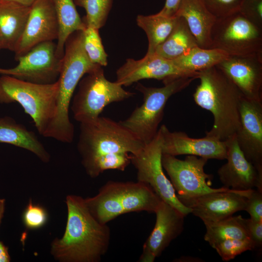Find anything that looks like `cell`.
I'll use <instances>...</instances> for the list:
<instances>
[{
  "label": "cell",
  "instance_id": "obj_1",
  "mask_svg": "<svg viewBox=\"0 0 262 262\" xmlns=\"http://www.w3.org/2000/svg\"><path fill=\"white\" fill-rule=\"evenodd\" d=\"M67 216L63 236L54 239L50 253L60 262H99L107 253L110 229L91 214L84 198L69 195L66 198Z\"/></svg>",
  "mask_w": 262,
  "mask_h": 262
},
{
  "label": "cell",
  "instance_id": "obj_2",
  "mask_svg": "<svg viewBox=\"0 0 262 262\" xmlns=\"http://www.w3.org/2000/svg\"><path fill=\"white\" fill-rule=\"evenodd\" d=\"M200 83L193 94L195 103L213 116L212 129L206 135L225 141L235 135L240 126V106L244 97L217 66L198 72Z\"/></svg>",
  "mask_w": 262,
  "mask_h": 262
},
{
  "label": "cell",
  "instance_id": "obj_3",
  "mask_svg": "<svg viewBox=\"0 0 262 262\" xmlns=\"http://www.w3.org/2000/svg\"><path fill=\"white\" fill-rule=\"evenodd\" d=\"M99 65L92 63L83 47V31L73 33L65 45L60 75L55 115L44 136L64 143L74 139V127L69 116L74 92L83 76Z\"/></svg>",
  "mask_w": 262,
  "mask_h": 262
},
{
  "label": "cell",
  "instance_id": "obj_4",
  "mask_svg": "<svg viewBox=\"0 0 262 262\" xmlns=\"http://www.w3.org/2000/svg\"><path fill=\"white\" fill-rule=\"evenodd\" d=\"M58 82L38 84L15 77L0 76V103H19L44 136L56 113Z\"/></svg>",
  "mask_w": 262,
  "mask_h": 262
},
{
  "label": "cell",
  "instance_id": "obj_5",
  "mask_svg": "<svg viewBox=\"0 0 262 262\" xmlns=\"http://www.w3.org/2000/svg\"><path fill=\"white\" fill-rule=\"evenodd\" d=\"M145 145L120 122L99 116L80 123L77 145L82 162L100 155L127 153L135 155Z\"/></svg>",
  "mask_w": 262,
  "mask_h": 262
},
{
  "label": "cell",
  "instance_id": "obj_6",
  "mask_svg": "<svg viewBox=\"0 0 262 262\" xmlns=\"http://www.w3.org/2000/svg\"><path fill=\"white\" fill-rule=\"evenodd\" d=\"M197 78L182 76L164 82L161 87H147L138 83L135 87L143 96V103L131 115L120 122L144 145L156 136L163 120L169 98L188 87Z\"/></svg>",
  "mask_w": 262,
  "mask_h": 262
},
{
  "label": "cell",
  "instance_id": "obj_7",
  "mask_svg": "<svg viewBox=\"0 0 262 262\" xmlns=\"http://www.w3.org/2000/svg\"><path fill=\"white\" fill-rule=\"evenodd\" d=\"M102 67L98 66L85 74L78 84L71 110L74 119L80 123L97 119L107 105L134 95L116 82L107 80Z\"/></svg>",
  "mask_w": 262,
  "mask_h": 262
},
{
  "label": "cell",
  "instance_id": "obj_8",
  "mask_svg": "<svg viewBox=\"0 0 262 262\" xmlns=\"http://www.w3.org/2000/svg\"><path fill=\"white\" fill-rule=\"evenodd\" d=\"M211 38L210 48L220 49L229 56L262 54V29L239 11L216 19Z\"/></svg>",
  "mask_w": 262,
  "mask_h": 262
},
{
  "label": "cell",
  "instance_id": "obj_9",
  "mask_svg": "<svg viewBox=\"0 0 262 262\" xmlns=\"http://www.w3.org/2000/svg\"><path fill=\"white\" fill-rule=\"evenodd\" d=\"M162 136L158 131L138 153L131 155V163L137 170V181L147 184L164 201L175 207L185 216L191 210L178 199L171 181L166 178L162 164Z\"/></svg>",
  "mask_w": 262,
  "mask_h": 262
},
{
  "label": "cell",
  "instance_id": "obj_10",
  "mask_svg": "<svg viewBox=\"0 0 262 262\" xmlns=\"http://www.w3.org/2000/svg\"><path fill=\"white\" fill-rule=\"evenodd\" d=\"M208 159L194 155H187L184 160L163 154L162 164L177 192L178 198H187L208 193L229 191L233 189L222 187H211L213 176L204 172Z\"/></svg>",
  "mask_w": 262,
  "mask_h": 262
},
{
  "label": "cell",
  "instance_id": "obj_11",
  "mask_svg": "<svg viewBox=\"0 0 262 262\" xmlns=\"http://www.w3.org/2000/svg\"><path fill=\"white\" fill-rule=\"evenodd\" d=\"M56 48L53 41L40 43L19 57L16 66L0 67V75L38 84L54 83L60 75L62 59L57 56Z\"/></svg>",
  "mask_w": 262,
  "mask_h": 262
},
{
  "label": "cell",
  "instance_id": "obj_12",
  "mask_svg": "<svg viewBox=\"0 0 262 262\" xmlns=\"http://www.w3.org/2000/svg\"><path fill=\"white\" fill-rule=\"evenodd\" d=\"M252 190L220 191L178 199L191 210V213L207 224L231 216L236 212L245 211L247 197Z\"/></svg>",
  "mask_w": 262,
  "mask_h": 262
},
{
  "label": "cell",
  "instance_id": "obj_13",
  "mask_svg": "<svg viewBox=\"0 0 262 262\" xmlns=\"http://www.w3.org/2000/svg\"><path fill=\"white\" fill-rule=\"evenodd\" d=\"M59 24L52 0H36L23 31L14 51L15 59L28 52L35 46L57 40Z\"/></svg>",
  "mask_w": 262,
  "mask_h": 262
},
{
  "label": "cell",
  "instance_id": "obj_14",
  "mask_svg": "<svg viewBox=\"0 0 262 262\" xmlns=\"http://www.w3.org/2000/svg\"><path fill=\"white\" fill-rule=\"evenodd\" d=\"M116 82L128 86L144 79H154L163 82L182 77L192 76L197 79L198 72L192 73L178 67L171 60L155 53L146 54L142 59L129 58L116 71Z\"/></svg>",
  "mask_w": 262,
  "mask_h": 262
},
{
  "label": "cell",
  "instance_id": "obj_15",
  "mask_svg": "<svg viewBox=\"0 0 262 262\" xmlns=\"http://www.w3.org/2000/svg\"><path fill=\"white\" fill-rule=\"evenodd\" d=\"M235 135L245 157L262 172V101L242 98L240 126Z\"/></svg>",
  "mask_w": 262,
  "mask_h": 262
},
{
  "label": "cell",
  "instance_id": "obj_16",
  "mask_svg": "<svg viewBox=\"0 0 262 262\" xmlns=\"http://www.w3.org/2000/svg\"><path fill=\"white\" fill-rule=\"evenodd\" d=\"M227 163L217 171L219 180L227 188L238 191L256 189L262 191V172L245 157L235 135L225 141Z\"/></svg>",
  "mask_w": 262,
  "mask_h": 262
},
{
  "label": "cell",
  "instance_id": "obj_17",
  "mask_svg": "<svg viewBox=\"0 0 262 262\" xmlns=\"http://www.w3.org/2000/svg\"><path fill=\"white\" fill-rule=\"evenodd\" d=\"M155 226L143 246L140 262H153L183 229L185 216L175 207L162 201L155 212Z\"/></svg>",
  "mask_w": 262,
  "mask_h": 262
},
{
  "label": "cell",
  "instance_id": "obj_18",
  "mask_svg": "<svg viewBox=\"0 0 262 262\" xmlns=\"http://www.w3.org/2000/svg\"><path fill=\"white\" fill-rule=\"evenodd\" d=\"M162 136V153L176 156L194 155L207 159L225 160L227 158L225 141L206 135L192 138L182 131H171L162 125L159 128Z\"/></svg>",
  "mask_w": 262,
  "mask_h": 262
},
{
  "label": "cell",
  "instance_id": "obj_19",
  "mask_svg": "<svg viewBox=\"0 0 262 262\" xmlns=\"http://www.w3.org/2000/svg\"><path fill=\"white\" fill-rule=\"evenodd\" d=\"M217 66L246 98L262 101V54L229 56Z\"/></svg>",
  "mask_w": 262,
  "mask_h": 262
},
{
  "label": "cell",
  "instance_id": "obj_20",
  "mask_svg": "<svg viewBox=\"0 0 262 262\" xmlns=\"http://www.w3.org/2000/svg\"><path fill=\"white\" fill-rule=\"evenodd\" d=\"M175 16L184 19L198 46L211 48V31L216 18L200 0H182Z\"/></svg>",
  "mask_w": 262,
  "mask_h": 262
},
{
  "label": "cell",
  "instance_id": "obj_21",
  "mask_svg": "<svg viewBox=\"0 0 262 262\" xmlns=\"http://www.w3.org/2000/svg\"><path fill=\"white\" fill-rule=\"evenodd\" d=\"M31 6L11 1L0 0V40L1 49L14 51L23 33Z\"/></svg>",
  "mask_w": 262,
  "mask_h": 262
},
{
  "label": "cell",
  "instance_id": "obj_22",
  "mask_svg": "<svg viewBox=\"0 0 262 262\" xmlns=\"http://www.w3.org/2000/svg\"><path fill=\"white\" fill-rule=\"evenodd\" d=\"M0 143L30 151L44 163L50 161V154L35 133L10 116L0 117Z\"/></svg>",
  "mask_w": 262,
  "mask_h": 262
},
{
  "label": "cell",
  "instance_id": "obj_23",
  "mask_svg": "<svg viewBox=\"0 0 262 262\" xmlns=\"http://www.w3.org/2000/svg\"><path fill=\"white\" fill-rule=\"evenodd\" d=\"M119 199L125 213H154L162 200L147 184L137 181H117Z\"/></svg>",
  "mask_w": 262,
  "mask_h": 262
},
{
  "label": "cell",
  "instance_id": "obj_24",
  "mask_svg": "<svg viewBox=\"0 0 262 262\" xmlns=\"http://www.w3.org/2000/svg\"><path fill=\"white\" fill-rule=\"evenodd\" d=\"M84 201L91 214L102 224L125 213L119 197L117 181H108L97 195L84 198Z\"/></svg>",
  "mask_w": 262,
  "mask_h": 262
},
{
  "label": "cell",
  "instance_id": "obj_25",
  "mask_svg": "<svg viewBox=\"0 0 262 262\" xmlns=\"http://www.w3.org/2000/svg\"><path fill=\"white\" fill-rule=\"evenodd\" d=\"M59 24V35L56 43V52L63 57L66 40L73 33L83 31L86 26L76 9L74 0H52Z\"/></svg>",
  "mask_w": 262,
  "mask_h": 262
},
{
  "label": "cell",
  "instance_id": "obj_26",
  "mask_svg": "<svg viewBox=\"0 0 262 262\" xmlns=\"http://www.w3.org/2000/svg\"><path fill=\"white\" fill-rule=\"evenodd\" d=\"M177 17V21L171 32L154 52L157 55L169 60H173L192 48L198 46L184 19L182 17Z\"/></svg>",
  "mask_w": 262,
  "mask_h": 262
},
{
  "label": "cell",
  "instance_id": "obj_27",
  "mask_svg": "<svg viewBox=\"0 0 262 262\" xmlns=\"http://www.w3.org/2000/svg\"><path fill=\"white\" fill-rule=\"evenodd\" d=\"M228 56L227 53L219 49L196 46L171 60L180 69L195 73L216 66Z\"/></svg>",
  "mask_w": 262,
  "mask_h": 262
},
{
  "label": "cell",
  "instance_id": "obj_28",
  "mask_svg": "<svg viewBox=\"0 0 262 262\" xmlns=\"http://www.w3.org/2000/svg\"><path fill=\"white\" fill-rule=\"evenodd\" d=\"M205 225L206 231L204 238L212 247L217 243L226 239L250 238L247 219L244 218L240 215L235 216L232 215Z\"/></svg>",
  "mask_w": 262,
  "mask_h": 262
},
{
  "label": "cell",
  "instance_id": "obj_29",
  "mask_svg": "<svg viewBox=\"0 0 262 262\" xmlns=\"http://www.w3.org/2000/svg\"><path fill=\"white\" fill-rule=\"evenodd\" d=\"M177 17H167L158 13L148 16L139 15L137 25L146 33L148 41L146 54L154 53L157 47L162 43L171 32Z\"/></svg>",
  "mask_w": 262,
  "mask_h": 262
},
{
  "label": "cell",
  "instance_id": "obj_30",
  "mask_svg": "<svg viewBox=\"0 0 262 262\" xmlns=\"http://www.w3.org/2000/svg\"><path fill=\"white\" fill-rule=\"evenodd\" d=\"M131 154L119 153L106 154L82 162L87 174L92 178L107 170L124 171L131 163Z\"/></svg>",
  "mask_w": 262,
  "mask_h": 262
},
{
  "label": "cell",
  "instance_id": "obj_31",
  "mask_svg": "<svg viewBox=\"0 0 262 262\" xmlns=\"http://www.w3.org/2000/svg\"><path fill=\"white\" fill-rule=\"evenodd\" d=\"M113 0H74L76 6L84 8L86 15L82 21L86 27L99 30L106 23Z\"/></svg>",
  "mask_w": 262,
  "mask_h": 262
},
{
  "label": "cell",
  "instance_id": "obj_32",
  "mask_svg": "<svg viewBox=\"0 0 262 262\" xmlns=\"http://www.w3.org/2000/svg\"><path fill=\"white\" fill-rule=\"evenodd\" d=\"M83 47L90 61L101 66L108 64V55L106 53L98 30L86 27L83 31Z\"/></svg>",
  "mask_w": 262,
  "mask_h": 262
},
{
  "label": "cell",
  "instance_id": "obj_33",
  "mask_svg": "<svg viewBox=\"0 0 262 262\" xmlns=\"http://www.w3.org/2000/svg\"><path fill=\"white\" fill-rule=\"evenodd\" d=\"M212 247L223 261L228 262L246 251L253 250L256 246L253 240L247 238L226 239L217 243Z\"/></svg>",
  "mask_w": 262,
  "mask_h": 262
},
{
  "label": "cell",
  "instance_id": "obj_34",
  "mask_svg": "<svg viewBox=\"0 0 262 262\" xmlns=\"http://www.w3.org/2000/svg\"><path fill=\"white\" fill-rule=\"evenodd\" d=\"M48 213L42 206L33 204L30 199L22 215L25 227L31 230L37 229L44 226L48 220Z\"/></svg>",
  "mask_w": 262,
  "mask_h": 262
},
{
  "label": "cell",
  "instance_id": "obj_35",
  "mask_svg": "<svg viewBox=\"0 0 262 262\" xmlns=\"http://www.w3.org/2000/svg\"><path fill=\"white\" fill-rule=\"evenodd\" d=\"M216 19L239 11L243 0H200Z\"/></svg>",
  "mask_w": 262,
  "mask_h": 262
},
{
  "label": "cell",
  "instance_id": "obj_36",
  "mask_svg": "<svg viewBox=\"0 0 262 262\" xmlns=\"http://www.w3.org/2000/svg\"><path fill=\"white\" fill-rule=\"evenodd\" d=\"M239 11L262 29V0H243Z\"/></svg>",
  "mask_w": 262,
  "mask_h": 262
},
{
  "label": "cell",
  "instance_id": "obj_37",
  "mask_svg": "<svg viewBox=\"0 0 262 262\" xmlns=\"http://www.w3.org/2000/svg\"><path fill=\"white\" fill-rule=\"evenodd\" d=\"M245 211L250 216V219L256 221H262V191L252 189L247 197Z\"/></svg>",
  "mask_w": 262,
  "mask_h": 262
},
{
  "label": "cell",
  "instance_id": "obj_38",
  "mask_svg": "<svg viewBox=\"0 0 262 262\" xmlns=\"http://www.w3.org/2000/svg\"><path fill=\"white\" fill-rule=\"evenodd\" d=\"M247 224L250 237L256 247H260L262 245V221H256L249 218L247 219Z\"/></svg>",
  "mask_w": 262,
  "mask_h": 262
},
{
  "label": "cell",
  "instance_id": "obj_39",
  "mask_svg": "<svg viewBox=\"0 0 262 262\" xmlns=\"http://www.w3.org/2000/svg\"><path fill=\"white\" fill-rule=\"evenodd\" d=\"M182 0H165L164 7L158 13L167 17L175 16Z\"/></svg>",
  "mask_w": 262,
  "mask_h": 262
},
{
  "label": "cell",
  "instance_id": "obj_40",
  "mask_svg": "<svg viewBox=\"0 0 262 262\" xmlns=\"http://www.w3.org/2000/svg\"><path fill=\"white\" fill-rule=\"evenodd\" d=\"M11 257L8 251V247L0 240V262H10Z\"/></svg>",
  "mask_w": 262,
  "mask_h": 262
},
{
  "label": "cell",
  "instance_id": "obj_41",
  "mask_svg": "<svg viewBox=\"0 0 262 262\" xmlns=\"http://www.w3.org/2000/svg\"><path fill=\"white\" fill-rule=\"evenodd\" d=\"M5 210V199L0 198V225L3 217Z\"/></svg>",
  "mask_w": 262,
  "mask_h": 262
},
{
  "label": "cell",
  "instance_id": "obj_42",
  "mask_svg": "<svg viewBox=\"0 0 262 262\" xmlns=\"http://www.w3.org/2000/svg\"><path fill=\"white\" fill-rule=\"evenodd\" d=\"M15 2L25 6H31L36 0H5Z\"/></svg>",
  "mask_w": 262,
  "mask_h": 262
},
{
  "label": "cell",
  "instance_id": "obj_43",
  "mask_svg": "<svg viewBox=\"0 0 262 262\" xmlns=\"http://www.w3.org/2000/svg\"><path fill=\"white\" fill-rule=\"evenodd\" d=\"M2 49H1V43H0V50Z\"/></svg>",
  "mask_w": 262,
  "mask_h": 262
}]
</instances>
